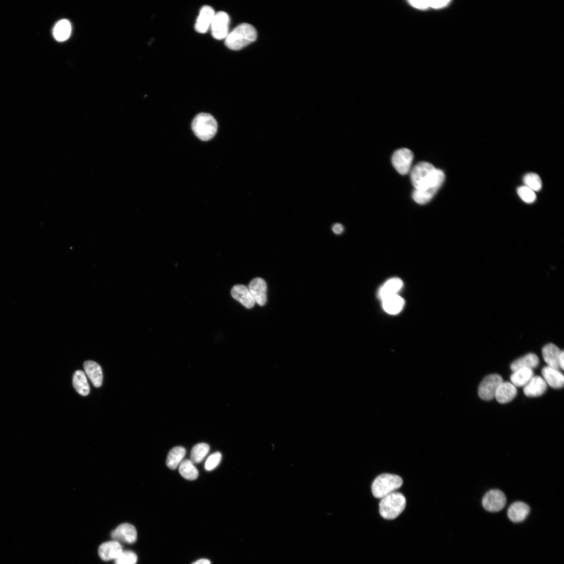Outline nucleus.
Masks as SVG:
<instances>
[{"instance_id": "a878e982", "label": "nucleus", "mask_w": 564, "mask_h": 564, "mask_svg": "<svg viewBox=\"0 0 564 564\" xmlns=\"http://www.w3.org/2000/svg\"><path fill=\"white\" fill-rule=\"evenodd\" d=\"M73 384L75 391L81 396H86L89 394L90 388L83 372L77 371L74 373Z\"/></svg>"}, {"instance_id": "7c9ffc66", "label": "nucleus", "mask_w": 564, "mask_h": 564, "mask_svg": "<svg viewBox=\"0 0 564 564\" xmlns=\"http://www.w3.org/2000/svg\"><path fill=\"white\" fill-rule=\"evenodd\" d=\"M517 192L522 200L526 203H532L536 200L535 192L526 186L519 187Z\"/></svg>"}, {"instance_id": "5701e85b", "label": "nucleus", "mask_w": 564, "mask_h": 564, "mask_svg": "<svg viewBox=\"0 0 564 564\" xmlns=\"http://www.w3.org/2000/svg\"><path fill=\"white\" fill-rule=\"evenodd\" d=\"M539 362L537 355L529 353L514 361L511 365V369L513 372L522 368L532 369L538 367Z\"/></svg>"}, {"instance_id": "f8f14e48", "label": "nucleus", "mask_w": 564, "mask_h": 564, "mask_svg": "<svg viewBox=\"0 0 564 564\" xmlns=\"http://www.w3.org/2000/svg\"><path fill=\"white\" fill-rule=\"evenodd\" d=\"M215 14V10L210 6H204L200 10L195 26H194L196 31L201 34L206 33L210 28Z\"/></svg>"}, {"instance_id": "aec40b11", "label": "nucleus", "mask_w": 564, "mask_h": 564, "mask_svg": "<svg viewBox=\"0 0 564 564\" xmlns=\"http://www.w3.org/2000/svg\"><path fill=\"white\" fill-rule=\"evenodd\" d=\"M560 349L555 344L550 343L542 348V355L548 366L559 369V359L561 354Z\"/></svg>"}, {"instance_id": "dca6fc26", "label": "nucleus", "mask_w": 564, "mask_h": 564, "mask_svg": "<svg viewBox=\"0 0 564 564\" xmlns=\"http://www.w3.org/2000/svg\"><path fill=\"white\" fill-rule=\"evenodd\" d=\"M530 512L529 505L521 501L512 503L508 511L509 519L513 522L518 523L527 518Z\"/></svg>"}, {"instance_id": "9d476101", "label": "nucleus", "mask_w": 564, "mask_h": 564, "mask_svg": "<svg viewBox=\"0 0 564 564\" xmlns=\"http://www.w3.org/2000/svg\"><path fill=\"white\" fill-rule=\"evenodd\" d=\"M111 536L113 541L120 543H133L138 538L137 530L133 525L127 523L121 524L111 532Z\"/></svg>"}, {"instance_id": "7ed1b4c3", "label": "nucleus", "mask_w": 564, "mask_h": 564, "mask_svg": "<svg viewBox=\"0 0 564 564\" xmlns=\"http://www.w3.org/2000/svg\"><path fill=\"white\" fill-rule=\"evenodd\" d=\"M192 129L198 138L202 141H207L216 135L218 124L211 114L200 113L193 120Z\"/></svg>"}, {"instance_id": "cd10ccee", "label": "nucleus", "mask_w": 564, "mask_h": 564, "mask_svg": "<svg viewBox=\"0 0 564 564\" xmlns=\"http://www.w3.org/2000/svg\"><path fill=\"white\" fill-rule=\"evenodd\" d=\"M179 471L182 476L188 480H195L199 477L198 469L190 460L185 459L181 463Z\"/></svg>"}, {"instance_id": "c85d7f7f", "label": "nucleus", "mask_w": 564, "mask_h": 564, "mask_svg": "<svg viewBox=\"0 0 564 564\" xmlns=\"http://www.w3.org/2000/svg\"><path fill=\"white\" fill-rule=\"evenodd\" d=\"M210 448L208 444L200 443L193 447L191 451L190 460L193 463H201L209 453Z\"/></svg>"}, {"instance_id": "39448f33", "label": "nucleus", "mask_w": 564, "mask_h": 564, "mask_svg": "<svg viewBox=\"0 0 564 564\" xmlns=\"http://www.w3.org/2000/svg\"><path fill=\"white\" fill-rule=\"evenodd\" d=\"M402 484L403 480L400 477L392 474H382L374 481L372 492L376 498L382 499L395 492Z\"/></svg>"}, {"instance_id": "f704fd0d", "label": "nucleus", "mask_w": 564, "mask_h": 564, "mask_svg": "<svg viewBox=\"0 0 564 564\" xmlns=\"http://www.w3.org/2000/svg\"><path fill=\"white\" fill-rule=\"evenodd\" d=\"M560 368L563 370L564 368V353L563 351L561 352V354L559 359Z\"/></svg>"}, {"instance_id": "1a4fd4ad", "label": "nucleus", "mask_w": 564, "mask_h": 564, "mask_svg": "<svg viewBox=\"0 0 564 564\" xmlns=\"http://www.w3.org/2000/svg\"><path fill=\"white\" fill-rule=\"evenodd\" d=\"M229 16L226 12L216 13L210 27L213 37L218 40L225 39L229 33Z\"/></svg>"}, {"instance_id": "412c9836", "label": "nucleus", "mask_w": 564, "mask_h": 564, "mask_svg": "<svg viewBox=\"0 0 564 564\" xmlns=\"http://www.w3.org/2000/svg\"><path fill=\"white\" fill-rule=\"evenodd\" d=\"M83 366L86 374L93 385L96 388L100 387L103 379L100 365L94 361H87L84 363Z\"/></svg>"}, {"instance_id": "393cba45", "label": "nucleus", "mask_w": 564, "mask_h": 564, "mask_svg": "<svg viewBox=\"0 0 564 564\" xmlns=\"http://www.w3.org/2000/svg\"><path fill=\"white\" fill-rule=\"evenodd\" d=\"M72 31L70 22L67 19H62L57 22L53 29V35L58 42H64L70 37Z\"/></svg>"}, {"instance_id": "c9c22d12", "label": "nucleus", "mask_w": 564, "mask_h": 564, "mask_svg": "<svg viewBox=\"0 0 564 564\" xmlns=\"http://www.w3.org/2000/svg\"><path fill=\"white\" fill-rule=\"evenodd\" d=\"M192 564H211V561L207 559H201Z\"/></svg>"}, {"instance_id": "72a5a7b5", "label": "nucleus", "mask_w": 564, "mask_h": 564, "mask_svg": "<svg viewBox=\"0 0 564 564\" xmlns=\"http://www.w3.org/2000/svg\"><path fill=\"white\" fill-rule=\"evenodd\" d=\"M343 229L344 228L343 225L339 223L336 224L334 225L333 227V231L336 234H341V233L343 232Z\"/></svg>"}, {"instance_id": "9b49d317", "label": "nucleus", "mask_w": 564, "mask_h": 564, "mask_svg": "<svg viewBox=\"0 0 564 564\" xmlns=\"http://www.w3.org/2000/svg\"><path fill=\"white\" fill-rule=\"evenodd\" d=\"M248 289L256 303L261 306L265 305L267 301V285L263 279L259 278L253 279Z\"/></svg>"}, {"instance_id": "f257e3e1", "label": "nucleus", "mask_w": 564, "mask_h": 564, "mask_svg": "<svg viewBox=\"0 0 564 564\" xmlns=\"http://www.w3.org/2000/svg\"><path fill=\"white\" fill-rule=\"evenodd\" d=\"M411 180L415 189L435 194L445 180L443 171L428 162H420L411 170Z\"/></svg>"}, {"instance_id": "423d86ee", "label": "nucleus", "mask_w": 564, "mask_h": 564, "mask_svg": "<svg viewBox=\"0 0 564 564\" xmlns=\"http://www.w3.org/2000/svg\"><path fill=\"white\" fill-rule=\"evenodd\" d=\"M413 160V152L409 149L402 148L394 152L392 163L400 174L405 175L411 171Z\"/></svg>"}, {"instance_id": "6e6552de", "label": "nucleus", "mask_w": 564, "mask_h": 564, "mask_svg": "<svg viewBox=\"0 0 564 564\" xmlns=\"http://www.w3.org/2000/svg\"><path fill=\"white\" fill-rule=\"evenodd\" d=\"M502 382V378L499 375L492 374L486 376L479 387L480 398L485 401L492 400L495 398L497 388Z\"/></svg>"}, {"instance_id": "4be33fe9", "label": "nucleus", "mask_w": 564, "mask_h": 564, "mask_svg": "<svg viewBox=\"0 0 564 564\" xmlns=\"http://www.w3.org/2000/svg\"><path fill=\"white\" fill-rule=\"evenodd\" d=\"M381 301L383 310L391 315L400 313L405 305L404 300L399 295L387 298Z\"/></svg>"}, {"instance_id": "2eb2a0df", "label": "nucleus", "mask_w": 564, "mask_h": 564, "mask_svg": "<svg viewBox=\"0 0 564 564\" xmlns=\"http://www.w3.org/2000/svg\"><path fill=\"white\" fill-rule=\"evenodd\" d=\"M123 551L121 544L112 541L103 543L99 548V554L103 560L108 561L115 559Z\"/></svg>"}, {"instance_id": "f03ea898", "label": "nucleus", "mask_w": 564, "mask_h": 564, "mask_svg": "<svg viewBox=\"0 0 564 564\" xmlns=\"http://www.w3.org/2000/svg\"><path fill=\"white\" fill-rule=\"evenodd\" d=\"M257 32L250 24L243 23L229 33L225 45L232 50H240L256 41Z\"/></svg>"}, {"instance_id": "f3484780", "label": "nucleus", "mask_w": 564, "mask_h": 564, "mask_svg": "<svg viewBox=\"0 0 564 564\" xmlns=\"http://www.w3.org/2000/svg\"><path fill=\"white\" fill-rule=\"evenodd\" d=\"M542 375L544 380L551 387L560 389L563 387V375L558 369L547 366L542 368Z\"/></svg>"}, {"instance_id": "4468645a", "label": "nucleus", "mask_w": 564, "mask_h": 564, "mask_svg": "<svg viewBox=\"0 0 564 564\" xmlns=\"http://www.w3.org/2000/svg\"><path fill=\"white\" fill-rule=\"evenodd\" d=\"M231 295L233 298L248 309L254 307L255 305L256 302L254 298L248 288L245 285L239 284L233 286L231 290Z\"/></svg>"}, {"instance_id": "ddd939ff", "label": "nucleus", "mask_w": 564, "mask_h": 564, "mask_svg": "<svg viewBox=\"0 0 564 564\" xmlns=\"http://www.w3.org/2000/svg\"><path fill=\"white\" fill-rule=\"evenodd\" d=\"M547 390V383L539 376H533L528 383L524 386L523 392L528 397H537L542 396Z\"/></svg>"}, {"instance_id": "c756f323", "label": "nucleus", "mask_w": 564, "mask_h": 564, "mask_svg": "<svg viewBox=\"0 0 564 564\" xmlns=\"http://www.w3.org/2000/svg\"><path fill=\"white\" fill-rule=\"evenodd\" d=\"M524 186L530 188L535 192L540 191L542 187V183L539 175L535 173H529L523 178Z\"/></svg>"}, {"instance_id": "b1692460", "label": "nucleus", "mask_w": 564, "mask_h": 564, "mask_svg": "<svg viewBox=\"0 0 564 564\" xmlns=\"http://www.w3.org/2000/svg\"><path fill=\"white\" fill-rule=\"evenodd\" d=\"M186 454V450L183 447H174L169 453L166 460V465L171 470L177 468L184 460Z\"/></svg>"}, {"instance_id": "473e14b6", "label": "nucleus", "mask_w": 564, "mask_h": 564, "mask_svg": "<svg viewBox=\"0 0 564 564\" xmlns=\"http://www.w3.org/2000/svg\"><path fill=\"white\" fill-rule=\"evenodd\" d=\"M222 457V454L220 452H216L211 455L205 462V469L207 471H211L215 469L220 464Z\"/></svg>"}, {"instance_id": "a211bd4d", "label": "nucleus", "mask_w": 564, "mask_h": 564, "mask_svg": "<svg viewBox=\"0 0 564 564\" xmlns=\"http://www.w3.org/2000/svg\"><path fill=\"white\" fill-rule=\"evenodd\" d=\"M517 394V390L513 383L502 382L497 388L495 398L501 404L512 401Z\"/></svg>"}, {"instance_id": "2f4dec72", "label": "nucleus", "mask_w": 564, "mask_h": 564, "mask_svg": "<svg viewBox=\"0 0 564 564\" xmlns=\"http://www.w3.org/2000/svg\"><path fill=\"white\" fill-rule=\"evenodd\" d=\"M115 560V564H136L138 560V557L133 552L123 551Z\"/></svg>"}, {"instance_id": "0eeeda50", "label": "nucleus", "mask_w": 564, "mask_h": 564, "mask_svg": "<svg viewBox=\"0 0 564 564\" xmlns=\"http://www.w3.org/2000/svg\"><path fill=\"white\" fill-rule=\"evenodd\" d=\"M507 498L501 491L491 490L482 499L484 509L489 512L495 513L502 510L507 504Z\"/></svg>"}, {"instance_id": "6ab92c4d", "label": "nucleus", "mask_w": 564, "mask_h": 564, "mask_svg": "<svg viewBox=\"0 0 564 564\" xmlns=\"http://www.w3.org/2000/svg\"><path fill=\"white\" fill-rule=\"evenodd\" d=\"M403 286V282L401 279L398 278L391 279L380 288L378 293V298L382 301L387 298L398 295Z\"/></svg>"}, {"instance_id": "20e7f679", "label": "nucleus", "mask_w": 564, "mask_h": 564, "mask_svg": "<svg viewBox=\"0 0 564 564\" xmlns=\"http://www.w3.org/2000/svg\"><path fill=\"white\" fill-rule=\"evenodd\" d=\"M406 499L399 492H393L382 498L379 503V512L385 519L397 518L404 510Z\"/></svg>"}, {"instance_id": "bb28decb", "label": "nucleus", "mask_w": 564, "mask_h": 564, "mask_svg": "<svg viewBox=\"0 0 564 564\" xmlns=\"http://www.w3.org/2000/svg\"><path fill=\"white\" fill-rule=\"evenodd\" d=\"M533 376L532 369L522 368L513 372L511 376V380L515 387H524Z\"/></svg>"}]
</instances>
